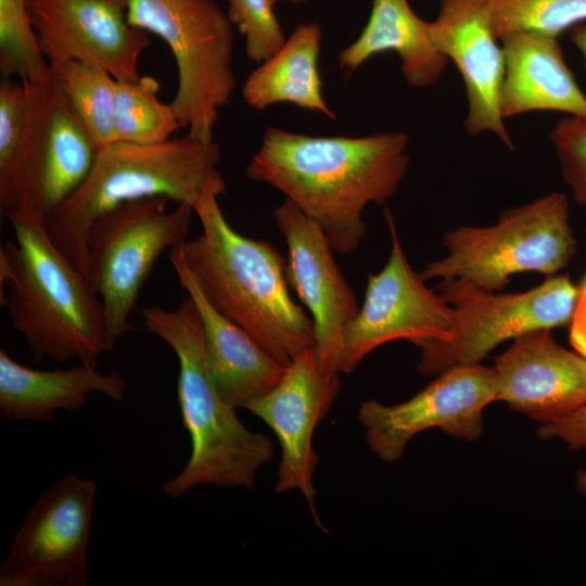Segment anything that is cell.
<instances>
[{
    "label": "cell",
    "instance_id": "cell-16",
    "mask_svg": "<svg viewBox=\"0 0 586 586\" xmlns=\"http://www.w3.org/2000/svg\"><path fill=\"white\" fill-rule=\"evenodd\" d=\"M437 17L430 22L435 47L459 71L466 88L470 136L489 131L513 150L500 112L505 75L502 47L492 28L491 0H438Z\"/></svg>",
    "mask_w": 586,
    "mask_h": 586
},
{
    "label": "cell",
    "instance_id": "cell-12",
    "mask_svg": "<svg viewBox=\"0 0 586 586\" xmlns=\"http://www.w3.org/2000/svg\"><path fill=\"white\" fill-rule=\"evenodd\" d=\"M493 368L459 365L441 373L404 403L383 405L374 399L359 407V421L371 451L384 462L397 461L408 442L437 428L445 434L473 442L483 433V411L497 400Z\"/></svg>",
    "mask_w": 586,
    "mask_h": 586
},
{
    "label": "cell",
    "instance_id": "cell-14",
    "mask_svg": "<svg viewBox=\"0 0 586 586\" xmlns=\"http://www.w3.org/2000/svg\"><path fill=\"white\" fill-rule=\"evenodd\" d=\"M41 50L51 67L71 61L94 65L117 81L141 77L149 33L131 25L126 0H27Z\"/></svg>",
    "mask_w": 586,
    "mask_h": 586
},
{
    "label": "cell",
    "instance_id": "cell-27",
    "mask_svg": "<svg viewBox=\"0 0 586 586\" xmlns=\"http://www.w3.org/2000/svg\"><path fill=\"white\" fill-rule=\"evenodd\" d=\"M0 73L21 81H44L52 75L27 0H0Z\"/></svg>",
    "mask_w": 586,
    "mask_h": 586
},
{
    "label": "cell",
    "instance_id": "cell-34",
    "mask_svg": "<svg viewBox=\"0 0 586 586\" xmlns=\"http://www.w3.org/2000/svg\"><path fill=\"white\" fill-rule=\"evenodd\" d=\"M575 486L579 494L586 498V469H578L576 471Z\"/></svg>",
    "mask_w": 586,
    "mask_h": 586
},
{
    "label": "cell",
    "instance_id": "cell-22",
    "mask_svg": "<svg viewBox=\"0 0 586 586\" xmlns=\"http://www.w3.org/2000/svg\"><path fill=\"white\" fill-rule=\"evenodd\" d=\"M385 51L397 53L402 75L415 88L434 85L448 64V59L433 43L430 22L420 18L408 0H372L365 28L339 53L337 65L351 74Z\"/></svg>",
    "mask_w": 586,
    "mask_h": 586
},
{
    "label": "cell",
    "instance_id": "cell-20",
    "mask_svg": "<svg viewBox=\"0 0 586 586\" xmlns=\"http://www.w3.org/2000/svg\"><path fill=\"white\" fill-rule=\"evenodd\" d=\"M500 41L505 56L500 91L504 119L534 111L586 117V95L565 62L558 37L515 30Z\"/></svg>",
    "mask_w": 586,
    "mask_h": 586
},
{
    "label": "cell",
    "instance_id": "cell-33",
    "mask_svg": "<svg viewBox=\"0 0 586 586\" xmlns=\"http://www.w3.org/2000/svg\"><path fill=\"white\" fill-rule=\"evenodd\" d=\"M570 39L582 53L586 65V23L574 26L571 29Z\"/></svg>",
    "mask_w": 586,
    "mask_h": 586
},
{
    "label": "cell",
    "instance_id": "cell-11",
    "mask_svg": "<svg viewBox=\"0 0 586 586\" xmlns=\"http://www.w3.org/2000/svg\"><path fill=\"white\" fill-rule=\"evenodd\" d=\"M385 218L391 253L381 271L369 273L362 306L344 329L339 373L353 372L367 355L391 341L418 345L448 341L454 333L451 307L410 266L388 209Z\"/></svg>",
    "mask_w": 586,
    "mask_h": 586
},
{
    "label": "cell",
    "instance_id": "cell-1",
    "mask_svg": "<svg viewBox=\"0 0 586 586\" xmlns=\"http://www.w3.org/2000/svg\"><path fill=\"white\" fill-rule=\"evenodd\" d=\"M408 142L400 131L326 137L268 127L245 175L282 192L345 255L366 234L367 205H384L404 180Z\"/></svg>",
    "mask_w": 586,
    "mask_h": 586
},
{
    "label": "cell",
    "instance_id": "cell-35",
    "mask_svg": "<svg viewBox=\"0 0 586 586\" xmlns=\"http://www.w3.org/2000/svg\"><path fill=\"white\" fill-rule=\"evenodd\" d=\"M271 3L275 5L279 2H289L293 4H301V3H307L309 0H270Z\"/></svg>",
    "mask_w": 586,
    "mask_h": 586
},
{
    "label": "cell",
    "instance_id": "cell-31",
    "mask_svg": "<svg viewBox=\"0 0 586 586\" xmlns=\"http://www.w3.org/2000/svg\"><path fill=\"white\" fill-rule=\"evenodd\" d=\"M537 435L543 440L559 438L571 450L586 449V405L558 421L542 424Z\"/></svg>",
    "mask_w": 586,
    "mask_h": 586
},
{
    "label": "cell",
    "instance_id": "cell-23",
    "mask_svg": "<svg viewBox=\"0 0 586 586\" xmlns=\"http://www.w3.org/2000/svg\"><path fill=\"white\" fill-rule=\"evenodd\" d=\"M321 39L318 23L300 24L273 55L249 74L242 86L245 103L256 111L291 103L336 119L322 95Z\"/></svg>",
    "mask_w": 586,
    "mask_h": 586
},
{
    "label": "cell",
    "instance_id": "cell-19",
    "mask_svg": "<svg viewBox=\"0 0 586 586\" xmlns=\"http://www.w3.org/2000/svg\"><path fill=\"white\" fill-rule=\"evenodd\" d=\"M169 258L180 286L192 298L199 311L214 383L228 404L243 408L273 388L286 366L207 301L179 247L170 251Z\"/></svg>",
    "mask_w": 586,
    "mask_h": 586
},
{
    "label": "cell",
    "instance_id": "cell-32",
    "mask_svg": "<svg viewBox=\"0 0 586 586\" xmlns=\"http://www.w3.org/2000/svg\"><path fill=\"white\" fill-rule=\"evenodd\" d=\"M569 324L572 347L586 358V276L577 288V300Z\"/></svg>",
    "mask_w": 586,
    "mask_h": 586
},
{
    "label": "cell",
    "instance_id": "cell-6",
    "mask_svg": "<svg viewBox=\"0 0 586 586\" xmlns=\"http://www.w3.org/2000/svg\"><path fill=\"white\" fill-rule=\"evenodd\" d=\"M131 25L160 37L173 53L177 89L169 103L181 129L214 141L219 110L237 81L232 23L214 0H126Z\"/></svg>",
    "mask_w": 586,
    "mask_h": 586
},
{
    "label": "cell",
    "instance_id": "cell-29",
    "mask_svg": "<svg viewBox=\"0 0 586 586\" xmlns=\"http://www.w3.org/2000/svg\"><path fill=\"white\" fill-rule=\"evenodd\" d=\"M270 0H228V18L245 38L246 56L262 63L273 55L286 38Z\"/></svg>",
    "mask_w": 586,
    "mask_h": 586
},
{
    "label": "cell",
    "instance_id": "cell-4",
    "mask_svg": "<svg viewBox=\"0 0 586 586\" xmlns=\"http://www.w3.org/2000/svg\"><path fill=\"white\" fill-rule=\"evenodd\" d=\"M139 314L145 329L178 359L177 397L191 438L187 464L163 483V492L179 498L200 485L253 488L257 471L272 457V443L250 431L237 417L235 407L219 394L194 302L188 296L175 309L149 306Z\"/></svg>",
    "mask_w": 586,
    "mask_h": 586
},
{
    "label": "cell",
    "instance_id": "cell-25",
    "mask_svg": "<svg viewBox=\"0 0 586 586\" xmlns=\"http://www.w3.org/2000/svg\"><path fill=\"white\" fill-rule=\"evenodd\" d=\"M160 82L152 76L117 81L114 120L117 140L153 144L171 139L180 128L170 106L158 100Z\"/></svg>",
    "mask_w": 586,
    "mask_h": 586
},
{
    "label": "cell",
    "instance_id": "cell-8",
    "mask_svg": "<svg viewBox=\"0 0 586 586\" xmlns=\"http://www.w3.org/2000/svg\"><path fill=\"white\" fill-rule=\"evenodd\" d=\"M167 196L123 203L99 216L86 240V276L105 308L114 345L131 329L140 290L166 250L187 242L193 208Z\"/></svg>",
    "mask_w": 586,
    "mask_h": 586
},
{
    "label": "cell",
    "instance_id": "cell-10",
    "mask_svg": "<svg viewBox=\"0 0 586 586\" xmlns=\"http://www.w3.org/2000/svg\"><path fill=\"white\" fill-rule=\"evenodd\" d=\"M97 486L67 473L46 488L0 565V586H86Z\"/></svg>",
    "mask_w": 586,
    "mask_h": 586
},
{
    "label": "cell",
    "instance_id": "cell-28",
    "mask_svg": "<svg viewBox=\"0 0 586 586\" xmlns=\"http://www.w3.org/2000/svg\"><path fill=\"white\" fill-rule=\"evenodd\" d=\"M491 18L499 40L515 30L558 37L586 22V0H491Z\"/></svg>",
    "mask_w": 586,
    "mask_h": 586
},
{
    "label": "cell",
    "instance_id": "cell-2",
    "mask_svg": "<svg viewBox=\"0 0 586 586\" xmlns=\"http://www.w3.org/2000/svg\"><path fill=\"white\" fill-rule=\"evenodd\" d=\"M225 190L218 173L193 206L202 232L187 240L180 254L207 301L288 366L316 345L314 321L290 295L281 253L227 221L218 203Z\"/></svg>",
    "mask_w": 586,
    "mask_h": 586
},
{
    "label": "cell",
    "instance_id": "cell-13",
    "mask_svg": "<svg viewBox=\"0 0 586 586\" xmlns=\"http://www.w3.org/2000/svg\"><path fill=\"white\" fill-rule=\"evenodd\" d=\"M339 374L320 360L315 346L307 348L286 366L273 388L243 407L260 418L279 441L276 492H301L318 522L313 476L319 456L313 435L340 392Z\"/></svg>",
    "mask_w": 586,
    "mask_h": 586
},
{
    "label": "cell",
    "instance_id": "cell-18",
    "mask_svg": "<svg viewBox=\"0 0 586 586\" xmlns=\"http://www.w3.org/2000/svg\"><path fill=\"white\" fill-rule=\"evenodd\" d=\"M54 88L53 68L44 81H0V208L5 217L44 222L39 184Z\"/></svg>",
    "mask_w": 586,
    "mask_h": 586
},
{
    "label": "cell",
    "instance_id": "cell-3",
    "mask_svg": "<svg viewBox=\"0 0 586 586\" xmlns=\"http://www.w3.org/2000/svg\"><path fill=\"white\" fill-rule=\"evenodd\" d=\"M14 240L0 247V304L36 361L97 366L115 345L103 303L87 276L55 246L46 224L7 217Z\"/></svg>",
    "mask_w": 586,
    "mask_h": 586
},
{
    "label": "cell",
    "instance_id": "cell-9",
    "mask_svg": "<svg viewBox=\"0 0 586 586\" xmlns=\"http://www.w3.org/2000/svg\"><path fill=\"white\" fill-rule=\"evenodd\" d=\"M436 289L453 309L454 333L448 341L416 345L421 351L417 368L425 375L479 364L523 333L569 324L577 300V286L568 276L556 275L515 293H496L458 278L441 280Z\"/></svg>",
    "mask_w": 586,
    "mask_h": 586
},
{
    "label": "cell",
    "instance_id": "cell-7",
    "mask_svg": "<svg viewBox=\"0 0 586 586\" xmlns=\"http://www.w3.org/2000/svg\"><path fill=\"white\" fill-rule=\"evenodd\" d=\"M442 243L447 254L429 263L421 277L463 279L488 291L505 289L519 272L555 276L576 251L569 201L562 192L508 208L493 226L447 231Z\"/></svg>",
    "mask_w": 586,
    "mask_h": 586
},
{
    "label": "cell",
    "instance_id": "cell-5",
    "mask_svg": "<svg viewBox=\"0 0 586 586\" xmlns=\"http://www.w3.org/2000/svg\"><path fill=\"white\" fill-rule=\"evenodd\" d=\"M216 141L189 135L153 143L114 141L98 152L82 183L46 219L55 246L86 275V240L102 214L130 201L167 196L192 208L219 171Z\"/></svg>",
    "mask_w": 586,
    "mask_h": 586
},
{
    "label": "cell",
    "instance_id": "cell-26",
    "mask_svg": "<svg viewBox=\"0 0 586 586\" xmlns=\"http://www.w3.org/2000/svg\"><path fill=\"white\" fill-rule=\"evenodd\" d=\"M74 112L99 150L114 141L116 79L106 71L82 62L71 61L52 67Z\"/></svg>",
    "mask_w": 586,
    "mask_h": 586
},
{
    "label": "cell",
    "instance_id": "cell-17",
    "mask_svg": "<svg viewBox=\"0 0 586 586\" xmlns=\"http://www.w3.org/2000/svg\"><path fill=\"white\" fill-rule=\"evenodd\" d=\"M494 362L497 400L540 425L586 405V358L558 344L548 329L517 336Z\"/></svg>",
    "mask_w": 586,
    "mask_h": 586
},
{
    "label": "cell",
    "instance_id": "cell-15",
    "mask_svg": "<svg viewBox=\"0 0 586 586\" xmlns=\"http://www.w3.org/2000/svg\"><path fill=\"white\" fill-rule=\"evenodd\" d=\"M275 219L288 245L289 285L311 314L317 355L326 366L337 371L344 329L360 308L355 292L316 221L288 199L275 209Z\"/></svg>",
    "mask_w": 586,
    "mask_h": 586
},
{
    "label": "cell",
    "instance_id": "cell-30",
    "mask_svg": "<svg viewBox=\"0 0 586 586\" xmlns=\"http://www.w3.org/2000/svg\"><path fill=\"white\" fill-rule=\"evenodd\" d=\"M550 139L574 202L586 206V117L570 115L560 119Z\"/></svg>",
    "mask_w": 586,
    "mask_h": 586
},
{
    "label": "cell",
    "instance_id": "cell-24",
    "mask_svg": "<svg viewBox=\"0 0 586 586\" xmlns=\"http://www.w3.org/2000/svg\"><path fill=\"white\" fill-rule=\"evenodd\" d=\"M54 71V69H53ZM55 73L53 103L43 154L38 211L46 222L90 173L99 148L68 103Z\"/></svg>",
    "mask_w": 586,
    "mask_h": 586
},
{
    "label": "cell",
    "instance_id": "cell-21",
    "mask_svg": "<svg viewBox=\"0 0 586 586\" xmlns=\"http://www.w3.org/2000/svg\"><path fill=\"white\" fill-rule=\"evenodd\" d=\"M126 381L112 370L80 364L62 370H39L0 351V413L12 421H49L59 410H77L92 394L112 400L125 398Z\"/></svg>",
    "mask_w": 586,
    "mask_h": 586
}]
</instances>
